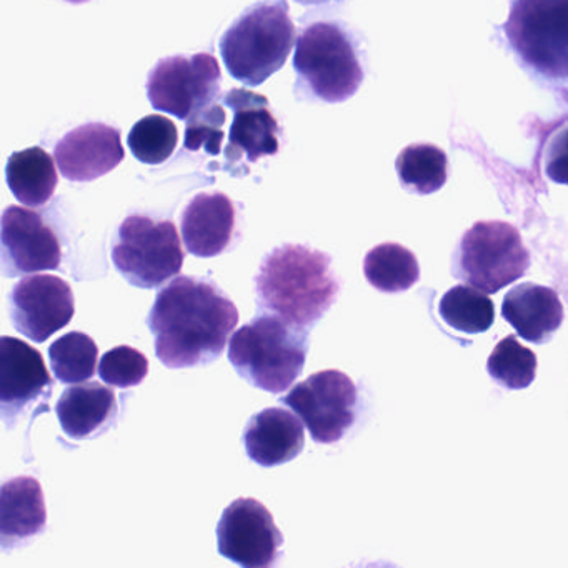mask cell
<instances>
[{
	"label": "cell",
	"instance_id": "obj_21",
	"mask_svg": "<svg viewBox=\"0 0 568 568\" xmlns=\"http://www.w3.org/2000/svg\"><path fill=\"white\" fill-rule=\"evenodd\" d=\"M118 410L114 390L99 382L68 388L55 405L62 430L72 438H88L101 430Z\"/></svg>",
	"mask_w": 568,
	"mask_h": 568
},
{
	"label": "cell",
	"instance_id": "obj_29",
	"mask_svg": "<svg viewBox=\"0 0 568 568\" xmlns=\"http://www.w3.org/2000/svg\"><path fill=\"white\" fill-rule=\"evenodd\" d=\"M149 374V361L138 348L121 345L112 348L99 364V375L108 385L129 388L142 384Z\"/></svg>",
	"mask_w": 568,
	"mask_h": 568
},
{
	"label": "cell",
	"instance_id": "obj_1",
	"mask_svg": "<svg viewBox=\"0 0 568 568\" xmlns=\"http://www.w3.org/2000/svg\"><path fill=\"white\" fill-rule=\"evenodd\" d=\"M234 302L214 284L178 277L159 291L148 324L155 354L169 368L217 361L237 327Z\"/></svg>",
	"mask_w": 568,
	"mask_h": 568
},
{
	"label": "cell",
	"instance_id": "obj_12",
	"mask_svg": "<svg viewBox=\"0 0 568 568\" xmlns=\"http://www.w3.org/2000/svg\"><path fill=\"white\" fill-rule=\"evenodd\" d=\"M74 314L71 285L55 275H29L12 288V324L32 342L48 341L68 327Z\"/></svg>",
	"mask_w": 568,
	"mask_h": 568
},
{
	"label": "cell",
	"instance_id": "obj_19",
	"mask_svg": "<svg viewBox=\"0 0 568 568\" xmlns=\"http://www.w3.org/2000/svg\"><path fill=\"white\" fill-rule=\"evenodd\" d=\"M501 315L521 338L541 344L564 322V305L551 288L520 284L505 295Z\"/></svg>",
	"mask_w": 568,
	"mask_h": 568
},
{
	"label": "cell",
	"instance_id": "obj_4",
	"mask_svg": "<svg viewBox=\"0 0 568 568\" xmlns=\"http://www.w3.org/2000/svg\"><path fill=\"white\" fill-rule=\"evenodd\" d=\"M294 22L287 0L258 2L248 8L221 39L229 74L247 85H261L281 71L294 49Z\"/></svg>",
	"mask_w": 568,
	"mask_h": 568
},
{
	"label": "cell",
	"instance_id": "obj_24",
	"mask_svg": "<svg viewBox=\"0 0 568 568\" xmlns=\"http://www.w3.org/2000/svg\"><path fill=\"white\" fill-rule=\"evenodd\" d=\"M395 169L402 185L420 195L440 191L448 178L447 155L437 145H408L398 155Z\"/></svg>",
	"mask_w": 568,
	"mask_h": 568
},
{
	"label": "cell",
	"instance_id": "obj_27",
	"mask_svg": "<svg viewBox=\"0 0 568 568\" xmlns=\"http://www.w3.org/2000/svg\"><path fill=\"white\" fill-rule=\"evenodd\" d=\"M178 142L179 131L174 122L158 114L141 119L131 129L128 139L134 158L149 165H159L168 161L174 154Z\"/></svg>",
	"mask_w": 568,
	"mask_h": 568
},
{
	"label": "cell",
	"instance_id": "obj_10",
	"mask_svg": "<svg viewBox=\"0 0 568 568\" xmlns=\"http://www.w3.org/2000/svg\"><path fill=\"white\" fill-rule=\"evenodd\" d=\"M282 404L301 417L315 442L334 444L354 425L357 388L342 372H318L295 385Z\"/></svg>",
	"mask_w": 568,
	"mask_h": 568
},
{
	"label": "cell",
	"instance_id": "obj_14",
	"mask_svg": "<svg viewBox=\"0 0 568 568\" xmlns=\"http://www.w3.org/2000/svg\"><path fill=\"white\" fill-rule=\"evenodd\" d=\"M224 102L234 114L225 148V162L231 165H241L244 161L254 164L265 155L277 154L281 128L264 95L247 89H232Z\"/></svg>",
	"mask_w": 568,
	"mask_h": 568
},
{
	"label": "cell",
	"instance_id": "obj_2",
	"mask_svg": "<svg viewBox=\"0 0 568 568\" xmlns=\"http://www.w3.org/2000/svg\"><path fill=\"white\" fill-rule=\"evenodd\" d=\"M338 292L332 258L304 245L274 248L255 277L258 307L305 331L324 317Z\"/></svg>",
	"mask_w": 568,
	"mask_h": 568
},
{
	"label": "cell",
	"instance_id": "obj_26",
	"mask_svg": "<svg viewBox=\"0 0 568 568\" xmlns=\"http://www.w3.org/2000/svg\"><path fill=\"white\" fill-rule=\"evenodd\" d=\"M52 371L62 384H81L94 377L99 348L94 338L82 332H69L49 348Z\"/></svg>",
	"mask_w": 568,
	"mask_h": 568
},
{
	"label": "cell",
	"instance_id": "obj_18",
	"mask_svg": "<svg viewBox=\"0 0 568 568\" xmlns=\"http://www.w3.org/2000/svg\"><path fill=\"white\" fill-rule=\"evenodd\" d=\"M304 422L285 408L258 412L244 430L248 458L262 467H275L294 460L304 450Z\"/></svg>",
	"mask_w": 568,
	"mask_h": 568
},
{
	"label": "cell",
	"instance_id": "obj_15",
	"mask_svg": "<svg viewBox=\"0 0 568 568\" xmlns=\"http://www.w3.org/2000/svg\"><path fill=\"white\" fill-rule=\"evenodd\" d=\"M59 171L72 182H91L114 171L125 158L121 132L111 125H81L55 145Z\"/></svg>",
	"mask_w": 568,
	"mask_h": 568
},
{
	"label": "cell",
	"instance_id": "obj_7",
	"mask_svg": "<svg viewBox=\"0 0 568 568\" xmlns=\"http://www.w3.org/2000/svg\"><path fill=\"white\" fill-rule=\"evenodd\" d=\"M112 261L129 284L139 288L161 287L184 265L178 227L148 215H131L119 227Z\"/></svg>",
	"mask_w": 568,
	"mask_h": 568
},
{
	"label": "cell",
	"instance_id": "obj_23",
	"mask_svg": "<svg viewBox=\"0 0 568 568\" xmlns=\"http://www.w3.org/2000/svg\"><path fill=\"white\" fill-rule=\"evenodd\" d=\"M364 274L368 284L377 291L395 294L417 284L420 277L417 257L400 244L377 245L364 261Z\"/></svg>",
	"mask_w": 568,
	"mask_h": 568
},
{
	"label": "cell",
	"instance_id": "obj_17",
	"mask_svg": "<svg viewBox=\"0 0 568 568\" xmlns=\"http://www.w3.org/2000/svg\"><path fill=\"white\" fill-rule=\"evenodd\" d=\"M235 205L221 192L199 194L182 214V239L189 254L215 257L227 251L235 234Z\"/></svg>",
	"mask_w": 568,
	"mask_h": 568
},
{
	"label": "cell",
	"instance_id": "obj_11",
	"mask_svg": "<svg viewBox=\"0 0 568 568\" xmlns=\"http://www.w3.org/2000/svg\"><path fill=\"white\" fill-rule=\"evenodd\" d=\"M282 544L284 535L271 511L255 498L232 501L217 525L219 554L244 568L271 567Z\"/></svg>",
	"mask_w": 568,
	"mask_h": 568
},
{
	"label": "cell",
	"instance_id": "obj_3",
	"mask_svg": "<svg viewBox=\"0 0 568 568\" xmlns=\"http://www.w3.org/2000/svg\"><path fill=\"white\" fill-rule=\"evenodd\" d=\"M307 331L274 314L242 325L229 344V361L244 381L261 390L282 394L304 371Z\"/></svg>",
	"mask_w": 568,
	"mask_h": 568
},
{
	"label": "cell",
	"instance_id": "obj_6",
	"mask_svg": "<svg viewBox=\"0 0 568 568\" xmlns=\"http://www.w3.org/2000/svg\"><path fill=\"white\" fill-rule=\"evenodd\" d=\"M294 69L308 92L328 104L347 101L364 82L354 42L334 22H315L304 29L295 48Z\"/></svg>",
	"mask_w": 568,
	"mask_h": 568
},
{
	"label": "cell",
	"instance_id": "obj_33",
	"mask_svg": "<svg viewBox=\"0 0 568 568\" xmlns=\"http://www.w3.org/2000/svg\"><path fill=\"white\" fill-rule=\"evenodd\" d=\"M65 2H71V4H84V2H89V0H65Z\"/></svg>",
	"mask_w": 568,
	"mask_h": 568
},
{
	"label": "cell",
	"instance_id": "obj_16",
	"mask_svg": "<svg viewBox=\"0 0 568 568\" xmlns=\"http://www.w3.org/2000/svg\"><path fill=\"white\" fill-rule=\"evenodd\" d=\"M52 377L41 352L14 337L0 341V402L4 418L21 414L42 395H49Z\"/></svg>",
	"mask_w": 568,
	"mask_h": 568
},
{
	"label": "cell",
	"instance_id": "obj_13",
	"mask_svg": "<svg viewBox=\"0 0 568 568\" xmlns=\"http://www.w3.org/2000/svg\"><path fill=\"white\" fill-rule=\"evenodd\" d=\"M61 242L38 212L11 205L2 215V262L8 277L58 271Z\"/></svg>",
	"mask_w": 568,
	"mask_h": 568
},
{
	"label": "cell",
	"instance_id": "obj_9",
	"mask_svg": "<svg viewBox=\"0 0 568 568\" xmlns=\"http://www.w3.org/2000/svg\"><path fill=\"white\" fill-rule=\"evenodd\" d=\"M221 68L214 55H172L158 62L148 79L152 108L189 121L209 108L221 91Z\"/></svg>",
	"mask_w": 568,
	"mask_h": 568
},
{
	"label": "cell",
	"instance_id": "obj_20",
	"mask_svg": "<svg viewBox=\"0 0 568 568\" xmlns=\"http://www.w3.org/2000/svg\"><path fill=\"white\" fill-rule=\"evenodd\" d=\"M0 531L6 548L41 534L48 524L41 484L32 477H18L2 485Z\"/></svg>",
	"mask_w": 568,
	"mask_h": 568
},
{
	"label": "cell",
	"instance_id": "obj_22",
	"mask_svg": "<svg viewBox=\"0 0 568 568\" xmlns=\"http://www.w3.org/2000/svg\"><path fill=\"white\" fill-rule=\"evenodd\" d=\"M6 178L14 197L28 207L48 204L59 184L54 159L41 148L12 154L6 168Z\"/></svg>",
	"mask_w": 568,
	"mask_h": 568
},
{
	"label": "cell",
	"instance_id": "obj_32",
	"mask_svg": "<svg viewBox=\"0 0 568 568\" xmlns=\"http://www.w3.org/2000/svg\"><path fill=\"white\" fill-rule=\"evenodd\" d=\"M298 4L302 6H315V4H327L332 0H297Z\"/></svg>",
	"mask_w": 568,
	"mask_h": 568
},
{
	"label": "cell",
	"instance_id": "obj_5",
	"mask_svg": "<svg viewBox=\"0 0 568 568\" xmlns=\"http://www.w3.org/2000/svg\"><path fill=\"white\" fill-rule=\"evenodd\" d=\"M505 34L528 71L568 82V0H514Z\"/></svg>",
	"mask_w": 568,
	"mask_h": 568
},
{
	"label": "cell",
	"instance_id": "obj_25",
	"mask_svg": "<svg viewBox=\"0 0 568 568\" xmlns=\"http://www.w3.org/2000/svg\"><path fill=\"white\" fill-rule=\"evenodd\" d=\"M440 315L465 334H481L494 325V302L474 285H455L442 297Z\"/></svg>",
	"mask_w": 568,
	"mask_h": 568
},
{
	"label": "cell",
	"instance_id": "obj_31",
	"mask_svg": "<svg viewBox=\"0 0 568 568\" xmlns=\"http://www.w3.org/2000/svg\"><path fill=\"white\" fill-rule=\"evenodd\" d=\"M545 172L550 181L568 185V128L558 131L548 142Z\"/></svg>",
	"mask_w": 568,
	"mask_h": 568
},
{
	"label": "cell",
	"instance_id": "obj_30",
	"mask_svg": "<svg viewBox=\"0 0 568 568\" xmlns=\"http://www.w3.org/2000/svg\"><path fill=\"white\" fill-rule=\"evenodd\" d=\"M224 109L221 105H209L189 119L185 131V149L191 152L205 151L209 155H219L224 145Z\"/></svg>",
	"mask_w": 568,
	"mask_h": 568
},
{
	"label": "cell",
	"instance_id": "obj_28",
	"mask_svg": "<svg viewBox=\"0 0 568 568\" xmlns=\"http://www.w3.org/2000/svg\"><path fill=\"white\" fill-rule=\"evenodd\" d=\"M488 374L498 384L511 390L527 388L537 374V357L514 335L498 342L487 362Z\"/></svg>",
	"mask_w": 568,
	"mask_h": 568
},
{
	"label": "cell",
	"instance_id": "obj_8",
	"mask_svg": "<svg viewBox=\"0 0 568 568\" xmlns=\"http://www.w3.org/2000/svg\"><path fill=\"white\" fill-rule=\"evenodd\" d=\"M530 254L507 222H477L460 244L462 277L485 294H495L527 272Z\"/></svg>",
	"mask_w": 568,
	"mask_h": 568
}]
</instances>
